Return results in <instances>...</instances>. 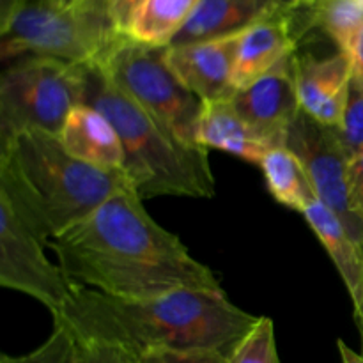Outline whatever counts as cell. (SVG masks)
I'll return each mask as SVG.
<instances>
[{
    "instance_id": "obj_1",
    "label": "cell",
    "mask_w": 363,
    "mask_h": 363,
    "mask_svg": "<svg viewBox=\"0 0 363 363\" xmlns=\"http://www.w3.org/2000/svg\"><path fill=\"white\" fill-rule=\"evenodd\" d=\"M48 247L74 286L113 298L223 291L215 272L152 220L135 186L117 191L92 215L48 241Z\"/></svg>"
},
{
    "instance_id": "obj_2",
    "label": "cell",
    "mask_w": 363,
    "mask_h": 363,
    "mask_svg": "<svg viewBox=\"0 0 363 363\" xmlns=\"http://www.w3.org/2000/svg\"><path fill=\"white\" fill-rule=\"evenodd\" d=\"M62 319L87 342L112 346L130 357L160 347L229 351L259 321L241 311L225 291L179 289L160 296L124 300L74 286Z\"/></svg>"
},
{
    "instance_id": "obj_3",
    "label": "cell",
    "mask_w": 363,
    "mask_h": 363,
    "mask_svg": "<svg viewBox=\"0 0 363 363\" xmlns=\"http://www.w3.org/2000/svg\"><path fill=\"white\" fill-rule=\"evenodd\" d=\"M128 186L124 170L73 158L48 131H21L0 144V197L46 245Z\"/></svg>"
},
{
    "instance_id": "obj_4",
    "label": "cell",
    "mask_w": 363,
    "mask_h": 363,
    "mask_svg": "<svg viewBox=\"0 0 363 363\" xmlns=\"http://www.w3.org/2000/svg\"><path fill=\"white\" fill-rule=\"evenodd\" d=\"M84 103L105 113L126 155L124 172L142 199H213L215 176L208 149L177 138L138 105L101 64H84Z\"/></svg>"
},
{
    "instance_id": "obj_5",
    "label": "cell",
    "mask_w": 363,
    "mask_h": 363,
    "mask_svg": "<svg viewBox=\"0 0 363 363\" xmlns=\"http://www.w3.org/2000/svg\"><path fill=\"white\" fill-rule=\"evenodd\" d=\"M124 38L110 18L67 0H27L0 28V57L4 62L39 55L69 64H103Z\"/></svg>"
},
{
    "instance_id": "obj_6",
    "label": "cell",
    "mask_w": 363,
    "mask_h": 363,
    "mask_svg": "<svg viewBox=\"0 0 363 363\" xmlns=\"http://www.w3.org/2000/svg\"><path fill=\"white\" fill-rule=\"evenodd\" d=\"M84 103V64L27 55L0 77V144L27 130L59 135L66 117Z\"/></svg>"
},
{
    "instance_id": "obj_7",
    "label": "cell",
    "mask_w": 363,
    "mask_h": 363,
    "mask_svg": "<svg viewBox=\"0 0 363 363\" xmlns=\"http://www.w3.org/2000/svg\"><path fill=\"white\" fill-rule=\"evenodd\" d=\"M167 48L140 45L124 38L101 66L121 89L165 124L177 138L190 145H199V123L204 101L170 69Z\"/></svg>"
},
{
    "instance_id": "obj_8",
    "label": "cell",
    "mask_w": 363,
    "mask_h": 363,
    "mask_svg": "<svg viewBox=\"0 0 363 363\" xmlns=\"http://www.w3.org/2000/svg\"><path fill=\"white\" fill-rule=\"evenodd\" d=\"M45 245L0 197V286L34 298L55 318L66 307L74 284L46 257Z\"/></svg>"
},
{
    "instance_id": "obj_9",
    "label": "cell",
    "mask_w": 363,
    "mask_h": 363,
    "mask_svg": "<svg viewBox=\"0 0 363 363\" xmlns=\"http://www.w3.org/2000/svg\"><path fill=\"white\" fill-rule=\"evenodd\" d=\"M286 147L303 163L318 201L342 220L351 238L363 248V220L351 209L347 191L351 156L340 140L339 131L300 110L287 131Z\"/></svg>"
},
{
    "instance_id": "obj_10",
    "label": "cell",
    "mask_w": 363,
    "mask_h": 363,
    "mask_svg": "<svg viewBox=\"0 0 363 363\" xmlns=\"http://www.w3.org/2000/svg\"><path fill=\"white\" fill-rule=\"evenodd\" d=\"M294 55L282 60L254 84L238 89L233 96L238 113L269 149L286 147L287 131L301 110L294 78Z\"/></svg>"
},
{
    "instance_id": "obj_11",
    "label": "cell",
    "mask_w": 363,
    "mask_h": 363,
    "mask_svg": "<svg viewBox=\"0 0 363 363\" xmlns=\"http://www.w3.org/2000/svg\"><path fill=\"white\" fill-rule=\"evenodd\" d=\"M241 34L167 48V64L202 101L230 99L234 64Z\"/></svg>"
},
{
    "instance_id": "obj_12",
    "label": "cell",
    "mask_w": 363,
    "mask_h": 363,
    "mask_svg": "<svg viewBox=\"0 0 363 363\" xmlns=\"http://www.w3.org/2000/svg\"><path fill=\"white\" fill-rule=\"evenodd\" d=\"M353 69V59L342 52L326 57L312 53L300 55L296 52L294 78L300 108L318 123L332 128L339 126Z\"/></svg>"
},
{
    "instance_id": "obj_13",
    "label": "cell",
    "mask_w": 363,
    "mask_h": 363,
    "mask_svg": "<svg viewBox=\"0 0 363 363\" xmlns=\"http://www.w3.org/2000/svg\"><path fill=\"white\" fill-rule=\"evenodd\" d=\"M303 0H199L170 46L243 34L261 21L291 14Z\"/></svg>"
},
{
    "instance_id": "obj_14",
    "label": "cell",
    "mask_w": 363,
    "mask_h": 363,
    "mask_svg": "<svg viewBox=\"0 0 363 363\" xmlns=\"http://www.w3.org/2000/svg\"><path fill=\"white\" fill-rule=\"evenodd\" d=\"M294 13L269 18L241 34L233 73L236 91L254 84L296 53L300 34L294 25Z\"/></svg>"
},
{
    "instance_id": "obj_15",
    "label": "cell",
    "mask_w": 363,
    "mask_h": 363,
    "mask_svg": "<svg viewBox=\"0 0 363 363\" xmlns=\"http://www.w3.org/2000/svg\"><path fill=\"white\" fill-rule=\"evenodd\" d=\"M73 158L101 170H124L126 155L119 133L105 113L91 105H77L57 135Z\"/></svg>"
},
{
    "instance_id": "obj_16",
    "label": "cell",
    "mask_w": 363,
    "mask_h": 363,
    "mask_svg": "<svg viewBox=\"0 0 363 363\" xmlns=\"http://www.w3.org/2000/svg\"><path fill=\"white\" fill-rule=\"evenodd\" d=\"M301 215L325 247L350 293L363 346V248L351 238L342 220L319 201L308 206Z\"/></svg>"
},
{
    "instance_id": "obj_17",
    "label": "cell",
    "mask_w": 363,
    "mask_h": 363,
    "mask_svg": "<svg viewBox=\"0 0 363 363\" xmlns=\"http://www.w3.org/2000/svg\"><path fill=\"white\" fill-rule=\"evenodd\" d=\"M197 140L199 145L208 151L218 149L255 165H259L269 151L268 145L238 113L233 98L204 103Z\"/></svg>"
},
{
    "instance_id": "obj_18",
    "label": "cell",
    "mask_w": 363,
    "mask_h": 363,
    "mask_svg": "<svg viewBox=\"0 0 363 363\" xmlns=\"http://www.w3.org/2000/svg\"><path fill=\"white\" fill-rule=\"evenodd\" d=\"M298 16L305 28H319L333 45L354 60L363 32V4L358 0H303Z\"/></svg>"
},
{
    "instance_id": "obj_19",
    "label": "cell",
    "mask_w": 363,
    "mask_h": 363,
    "mask_svg": "<svg viewBox=\"0 0 363 363\" xmlns=\"http://www.w3.org/2000/svg\"><path fill=\"white\" fill-rule=\"evenodd\" d=\"M266 186L279 204L303 213L318 201L303 163L287 147L269 149L259 163Z\"/></svg>"
},
{
    "instance_id": "obj_20",
    "label": "cell",
    "mask_w": 363,
    "mask_h": 363,
    "mask_svg": "<svg viewBox=\"0 0 363 363\" xmlns=\"http://www.w3.org/2000/svg\"><path fill=\"white\" fill-rule=\"evenodd\" d=\"M199 0H145L128 25V39L147 46H170L194 14Z\"/></svg>"
},
{
    "instance_id": "obj_21",
    "label": "cell",
    "mask_w": 363,
    "mask_h": 363,
    "mask_svg": "<svg viewBox=\"0 0 363 363\" xmlns=\"http://www.w3.org/2000/svg\"><path fill=\"white\" fill-rule=\"evenodd\" d=\"M0 363H82V347L73 330L62 319H53L52 333L38 350L21 357L2 354Z\"/></svg>"
},
{
    "instance_id": "obj_22",
    "label": "cell",
    "mask_w": 363,
    "mask_h": 363,
    "mask_svg": "<svg viewBox=\"0 0 363 363\" xmlns=\"http://www.w3.org/2000/svg\"><path fill=\"white\" fill-rule=\"evenodd\" d=\"M227 363H280L272 319L259 318L254 328L229 351Z\"/></svg>"
},
{
    "instance_id": "obj_23",
    "label": "cell",
    "mask_w": 363,
    "mask_h": 363,
    "mask_svg": "<svg viewBox=\"0 0 363 363\" xmlns=\"http://www.w3.org/2000/svg\"><path fill=\"white\" fill-rule=\"evenodd\" d=\"M335 130L339 131L347 155L353 158L363 147V74L357 69H353L350 80L342 121Z\"/></svg>"
},
{
    "instance_id": "obj_24",
    "label": "cell",
    "mask_w": 363,
    "mask_h": 363,
    "mask_svg": "<svg viewBox=\"0 0 363 363\" xmlns=\"http://www.w3.org/2000/svg\"><path fill=\"white\" fill-rule=\"evenodd\" d=\"M135 363H227V354L216 350H160L145 351L133 358Z\"/></svg>"
},
{
    "instance_id": "obj_25",
    "label": "cell",
    "mask_w": 363,
    "mask_h": 363,
    "mask_svg": "<svg viewBox=\"0 0 363 363\" xmlns=\"http://www.w3.org/2000/svg\"><path fill=\"white\" fill-rule=\"evenodd\" d=\"M78 342L82 347V363H135L133 357L117 347L87 342L82 339H78Z\"/></svg>"
},
{
    "instance_id": "obj_26",
    "label": "cell",
    "mask_w": 363,
    "mask_h": 363,
    "mask_svg": "<svg viewBox=\"0 0 363 363\" xmlns=\"http://www.w3.org/2000/svg\"><path fill=\"white\" fill-rule=\"evenodd\" d=\"M347 191H350L351 209L358 218L363 220V147L350 160Z\"/></svg>"
},
{
    "instance_id": "obj_27",
    "label": "cell",
    "mask_w": 363,
    "mask_h": 363,
    "mask_svg": "<svg viewBox=\"0 0 363 363\" xmlns=\"http://www.w3.org/2000/svg\"><path fill=\"white\" fill-rule=\"evenodd\" d=\"M144 2L145 0H112V4H110V20H112L113 27L121 34L126 32L131 18Z\"/></svg>"
},
{
    "instance_id": "obj_28",
    "label": "cell",
    "mask_w": 363,
    "mask_h": 363,
    "mask_svg": "<svg viewBox=\"0 0 363 363\" xmlns=\"http://www.w3.org/2000/svg\"><path fill=\"white\" fill-rule=\"evenodd\" d=\"M27 0H0V28L9 23L11 18L23 7Z\"/></svg>"
},
{
    "instance_id": "obj_29",
    "label": "cell",
    "mask_w": 363,
    "mask_h": 363,
    "mask_svg": "<svg viewBox=\"0 0 363 363\" xmlns=\"http://www.w3.org/2000/svg\"><path fill=\"white\" fill-rule=\"evenodd\" d=\"M110 4H112V0H84L80 9L99 14V16L110 18Z\"/></svg>"
},
{
    "instance_id": "obj_30",
    "label": "cell",
    "mask_w": 363,
    "mask_h": 363,
    "mask_svg": "<svg viewBox=\"0 0 363 363\" xmlns=\"http://www.w3.org/2000/svg\"><path fill=\"white\" fill-rule=\"evenodd\" d=\"M337 347H339L340 363H363V354L351 350L344 340H339V342H337Z\"/></svg>"
},
{
    "instance_id": "obj_31",
    "label": "cell",
    "mask_w": 363,
    "mask_h": 363,
    "mask_svg": "<svg viewBox=\"0 0 363 363\" xmlns=\"http://www.w3.org/2000/svg\"><path fill=\"white\" fill-rule=\"evenodd\" d=\"M354 69L358 71V73L363 74V32H362V38H360V43H358V50H357V55H354Z\"/></svg>"
},
{
    "instance_id": "obj_32",
    "label": "cell",
    "mask_w": 363,
    "mask_h": 363,
    "mask_svg": "<svg viewBox=\"0 0 363 363\" xmlns=\"http://www.w3.org/2000/svg\"><path fill=\"white\" fill-rule=\"evenodd\" d=\"M67 2H69L71 6H74V7H80L82 4H84V0H67Z\"/></svg>"
},
{
    "instance_id": "obj_33",
    "label": "cell",
    "mask_w": 363,
    "mask_h": 363,
    "mask_svg": "<svg viewBox=\"0 0 363 363\" xmlns=\"http://www.w3.org/2000/svg\"><path fill=\"white\" fill-rule=\"evenodd\" d=\"M358 2H362V4H363V0H358Z\"/></svg>"
},
{
    "instance_id": "obj_34",
    "label": "cell",
    "mask_w": 363,
    "mask_h": 363,
    "mask_svg": "<svg viewBox=\"0 0 363 363\" xmlns=\"http://www.w3.org/2000/svg\"><path fill=\"white\" fill-rule=\"evenodd\" d=\"M362 354H363V346H362Z\"/></svg>"
}]
</instances>
